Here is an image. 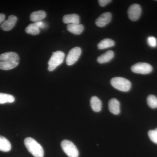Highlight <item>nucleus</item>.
I'll use <instances>...</instances> for the list:
<instances>
[{
    "instance_id": "obj_15",
    "label": "nucleus",
    "mask_w": 157,
    "mask_h": 157,
    "mask_svg": "<svg viewBox=\"0 0 157 157\" xmlns=\"http://www.w3.org/2000/svg\"><path fill=\"white\" fill-rule=\"evenodd\" d=\"M67 29L68 31L76 35H80L84 31V26L80 24L68 25Z\"/></svg>"
},
{
    "instance_id": "obj_7",
    "label": "nucleus",
    "mask_w": 157,
    "mask_h": 157,
    "mask_svg": "<svg viewBox=\"0 0 157 157\" xmlns=\"http://www.w3.org/2000/svg\"><path fill=\"white\" fill-rule=\"evenodd\" d=\"M81 49L80 47H76L72 48L68 53L66 63L68 66L74 64L79 59L81 55Z\"/></svg>"
},
{
    "instance_id": "obj_12",
    "label": "nucleus",
    "mask_w": 157,
    "mask_h": 157,
    "mask_svg": "<svg viewBox=\"0 0 157 157\" xmlns=\"http://www.w3.org/2000/svg\"><path fill=\"white\" fill-rule=\"evenodd\" d=\"M108 107L110 112L114 115H118L120 113V104L115 98L109 100Z\"/></svg>"
},
{
    "instance_id": "obj_3",
    "label": "nucleus",
    "mask_w": 157,
    "mask_h": 157,
    "mask_svg": "<svg viewBox=\"0 0 157 157\" xmlns=\"http://www.w3.org/2000/svg\"><path fill=\"white\" fill-rule=\"evenodd\" d=\"M110 83L114 88L125 92L130 90L132 86L130 81L123 77H114L111 79Z\"/></svg>"
},
{
    "instance_id": "obj_2",
    "label": "nucleus",
    "mask_w": 157,
    "mask_h": 157,
    "mask_svg": "<svg viewBox=\"0 0 157 157\" xmlns=\"http://www.w3.org/2000/svg\"><path fill=\"white\" fill-rule=\"evenodd\" d=\"M25 146L29 151L35 157H44V150L36 140L31 137H27L24 140Z\"/></svg>"
},
{
    "instance_id": "obj_1",
    "label": "nucleus",
    "mask_w": 157,
    "mask_h": 157,
    "mask_svg": "<svg viewBox=\"0 0 157 157\" xmlns=\"http://www.w3.org/2000/svg\"><path fill=\"white\" fill-rule=\"evenodd\" d=\"M19 57L14 52H6L0 55V69L9 70L14 69L18 65Z\"/></svg>"
},
{
    "instance_id": "obj_16",
    "label": "nucleus",
    "mask_w": 157,
    "mask_h": 157,
    "mask_svg": "<svg viewBox=\"0 0 157 157\" xmlns=\"http://www.w3.org/2000/svg\"><path fill=\"white\" fill-rule=\"evenodd\" d=\"M46 14L45 11L40 10L34 11L30 15V19L34 22L42 21V20L46 17Z\"/></svg>"
},
{
    "instance_id": "obj_17",
    "label": "nucleus",
    "mask_w": 157,
    "mask_h": 157,
    "mask_svg": "<svg viewBox=\"0 0 157 157\" xmlns=\"http://www.w3.org/2000/svg\"><path fill=\"white\" fill-rule=\"evenodd\" d=\"M90 106L94 111L99 112L102 109V102L98 97L93 96L90 99Z\"/></svg>"
},
{
    "instance_id": "obj_6",
    "label": "nucleus",
    "mask_w": 157,
    "mask_h": 157,
    "mask_svg": "<svg viewBox=\"0 0 157 157\" xmlns=\"http://www.w3.org/2000/svg\"><path fill=\"white\" fill-rule=\"evenodd\" d=\"M133 73L137 74H147L151 73L153 68L151 65L145 63H138L133 65L131 68Z\"/></svg>"
},
{
    "instance_id": "obj_18",
    "label": "nucleus",
    "mask_w": 157,
    "mask_h": 157,
    "mask_svg": "<svg viewBox=\"0 0 157 157\" xmlns=\"http://www.w3.org/2000/svg\"><path fill=\"white\" fill-rule=\"evenodd\" d=\"M11 146L10 141L7 138L0 136V151L9 152L11 150Z\"/></svg>"
},
{
    "instance_id": "obj_20",
    "label": "nucleus",
    "mask_w": 157,
    "mask_h": 157,
    "mask_svg": "<svg viewBox=\"0 0 157 157\" xmlns=\"http://www.w3.org/2000/svg\"><path fill=\"white\" fill-rule=\"evenodd\" d=\"M15 101L14 96L8 94L0 93V104L13 103Z\"/></svg>"
},
{
    "instance_id": "obj_8",
    "label": "nucleus",
    "mask_w": 157,
    "mask_h": 157,
    "mask_svg": "<svg viewBox=\"0 0 157 157\" xmlns=\"http://www.w3.org/2000/svg\"><path fill=\"white\" fill-rule=\"evenodd\" d=\"M45 24L43 21L35 22L29 25L25 29V32L33 36H36L40 33V29L45 28Z\"/></svg>"
},
{
    "instance_id": "obj_21",
    "label": "nucleus",
    "mask_w": 157,
    "mask_h": 157,
    "mask_svg": "<svg viewBox=\"0 0 157 157\" xmlns=\"http://www.w3.org/2000/svg\"><path fill=\"white\" fill-rule=\"evenodd\" d=\"M147 101L149 107L152 109L157 108V98L156 96L153 95H149Z\"/></svg>"
},
{
    "instance_id": "obj_13",
    "label": "nucleus",
    "mask_w": 157,
    "mask_h": 157,
    "mask_svg": "<svg viewBox=\"0 0 157 157\" xmlns=\"http://www.w3.org/2000/svg\"><path fill=\"white\" fill-rule=\"evenodd\" d=\"M63 21L65 24H78L80 22V18L77 14H67L63 17Z\"/></svg>"
},
{
    "instance_id": "obj_4",
    "label": "nucleus",
    "mask_w": 157,
    "mask_h": 157,
    "mask_svg": "<svg viewBox=\"0 0 157 157\" xmlns=\"http://www.w3.org/2000/svg\"><path fill=\"white\" fill-rule=\"evenodd\" d=\"M64 58L65 54L63 52L58 51L52 52V56L48 62V71L51 72L55 70L57 67L63 63Z\"/></svg>"
},
{
    "instance_id": "obj_9",
    "label": "nucleus",
    "mask_w": 157,
    "mask_h": 157,
    "mask_svg": "<svg viewBox=\"0 0 157 157\" xmlns=\"http://www.w3.org/2000/svg\"><path fill=\"white\" fill-rule=\"evenodd\" d=\"M128 13L129 18L131 20L136 21L139 19L141 14V7L138 4H133L129 7Z\"/></svg>"
},
{
    "instance_id": "obj_23",
    "label": "nucleus",
    "mask_w": 157,
    "mask_h": 157,
    "mask_svg": "<svg viewBox=\"0 0 157 157\" xmlns=\"http://www.w3.org/2000/svg\"><path fill=\"white\" fill-rule=\"evenodd\" d=\"M147 42L149 45L153 48H155L157 46V39L154 37H149L147 38Z\"/></svg>"
},
{
    "instance_id": "obj_14",
    "label": "nucleus",
    "mask_w": 157,
    "mask_h": 157,
    "mask_svg": "<svg viewBox=\"0 0 157 157\" xmlns=\"http://www.w3.org/2000/svg\"><path fill=\"white\" fill-rule=\"evenodd\" d=\"M114 56V52L113 51H108L106 53L103 54L101 56L98 57L97 61L98 63L101 64L108 63L112 59Z\"/></svg>"
},
{
    "instance_id": "obj_24",
    "label": "nucleus",
    "mask_w": 157,
    "mask_h": 157,
    "mask_svg": "<svg viewBox=\"0 0 157 157\" xmlns=\"http://www.w3.org/2000/svg\"><path fill=\"white\" fill-rule=\"evenodd\" d=\"M111 2V0H99L98 1L99 5L101 7H104Z\"/></svg>"
},
{
    "instance_id": "obj_19",
    "label": "nucleus",
    "mask_w": 157,
    "mask_h": 157,
    "mask_svg": "<svg viewBox=\"0 0 157 157\" xmlns=\"http://www.w3.org/2000/svg\"><path fill=\"white\" fill-rule=\"evenodd\" d=\"M115 45V42L109 39H103L98 44V48L99 49H104L113 47Z\"/></svg>"
},
{
    "instance_id": "obj_10",
    "label": "nucleus",
    "mask_w": 157,
    "mask_h": 157,
    "mask_svg": "<svg viewBox=\"0 0 157 157\" xmlns=\"http://www.w3.org/2000/svg\"><path fill=\"white\" fill-rule=\"evenodd\" d=\"M112 14L109 12H105L101 14L96 21V25L99 27H104L111 21Z\"/></svg>"
},
{
    "instance_id": "obj_5",
    "label": "nucleus",
    "mask_w": 157,
    "mask_h": 157,
    "mask_svg": "<svg viewBox=\"0 0 157 157\" xmlns=\"http://www.w3.org/2000/svg\"><path fill=\"white\" fill-rule=\"evenodd\" d=\"M61 146L63 151L69 157H78L79 153L75 144L67 140L62 141Z\"/></svg>"
},
{
    "instance_id": "obj_22",
    "label": "nucleus",
    "mask_w": 157,
    "mask_h": 157,
    "mask_svg": "<svg viewBox=\"0 0 157 157\" xmlns=\"http://www.w3.org/2000/svg\"><path fill=\"white\" fill-rule=\"evenodd\" d=\"M148 137L153 143L157 144V128L154 130H150L148 132Z\"/></svg>"
},
{
    "instance_id": "obj_25",
    "label": "nucleus",
    "mask_w": 157,
    "mask_h": 157,
    "mask_svg": "<svg viewBox=\"0 0 157 157\" xmlns=\"http://www.w3.org/2000/svg\"><path fill=\"white\" fill-rule=\"evenodd\" d=\"M6 16L5 15L3 14H0V24L2 23L5 21Z\"/></svg>"
},
{
    "instance_id": "obj_11",
    "label": "nucleus",
    "mask_w": 157,
    "mask_h": 157,
    "mask_svg": "<svg viewBox=\"0 0 157 157\" xmlns=\"http://www.w3.org/2000/svg\"><path fill=\"white\" fill-rule=\"evenodd\" d=\"M17 21V17L15 15H11L8 17V20L5 21L1 24V28L3 30L9 31L14 28Z\"/></svg>"
}]
</instances>
